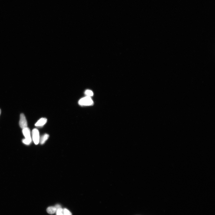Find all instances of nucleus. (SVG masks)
<instances>
[{"label": "nucleus", "instance_id": "1", "mask_svg": "<svg viewBox=\"0 0 215 215\" xmlns=\"http://www.w3.org/2000/svg\"><path fill=\"white\" fill-rule=\"evenodd\" d=\"M23 133L25 138L22 140V142L26 145L30 144L32 141L30 130L27 127L23 129Z\"/></svg>", "mask_w": 215, "mask_h": 215}, {"label": "nucleus", "instance_id": "2", "mask_svg": "<svg viewBox=\"0 0 215 215\" xmlns=\"http://www.w3.org/2000/svg\"><path fill=\"white\" fill-rule=\"evenodd\" d=\"M78 104L81 106H89L93 104L94 102L91 97L86 96L79 100Z\"/></svg>", "mask_w": 215, "mask_h": 215}, {"label": "nucleus", "instance_id": "3", "mask_svg": "<svg viewBox=\"0 0 215 215\" xmlns=\"http://www.w3.org/2000/svg\"><path fill=\"white\" fill-rule=\"evenodd\" d=\"M32 136L33 142L36 145H38L40 142V136L38 130L34 129L32 131Z\"/></svg>", "mask_w": 215, "mask_h": 215}, {"label": "nucleus", "instance_id": "4", "mask_svg": "<svg viewBox=\"0 0 215 215\" xmlns=\"http://www.w3.org/2000/svg\"><path fill=\"white\" fill-rule=\"evenodd\" d=\"M19 124L20 127L23 129L27 127V123L26 117L23 114L20 115Z\"/></svg>", "mask_w": 215, "mask_h": 215}, {"label": "nucleus", "instance_id": "5", "mask_svg": "<svg viewBox=\"0 0 215 215\" xmlns=\"http://www.w3.org/2000/svg\"><path fill=\"white\" fill-rule=\"evenodd\" d=\"M47 119L45 118H42L35 123L36 127H43L47 122Z\"/></svg>", "mask_w": 215, "mask_h": 215}, {"label": "nucleus", "instance_id": "6", "mask_svg": "<svg viewBox=\"0 0 215 215\" xmlns=\"http://www.w3.org/2000/svg\"><path fill=\"white\" fill-rule=\"evenodd\" d=\"M49 135L47 134L43 135L40 137V142L41 144H43L45 143L49 137Z\"/></svg>", "mask_w": 215, "mask_h": 215}, {"label": "nucleus", "instance_id": "7", "mask_svg": "<svg viewBox=\"0 0 215 215\" xmlns=\"http://www.w3.org/2000/svg\"><path fill=\"white\" fill-rule=\"evenodd\" d=\"M57 209L54 206H50L48 208L47 212L49 214H54L56 212Z\"/></svg>", "mask_w": 215, "mask_h": 215}, {"label": "nucleus", "instance_id": "8", "mask_svg": "<svg viewBox=\"0 0 215 215\" xmlns=\"http://www.w3.org/2000/svg\"><path fill=\"white\" fill-rule=\"evenodd\" d=\"M84 94L86 96L90 97H91L94 95L93 92L91 90H86Z\"/></svg>", "mask_w": 215, "mask_h": 215}, {"label": "nucleus", "instance_id": "9", "mask_svg": "<svg viewBox=\"0 0 215 215\" xmlns=\"http://www.w3.org/2000/svg\"><path fill=\"white\" fill-rule=\"evenodd\" d=\"M57 215H64V210L61 208L57 209L56 211Z\"/></svg>", "mask_w": 215, "mask_h": 215}, {"label": "nucleus", "instance_id": "10", "mask_svg": "<svg viewBox=\"0 0 215 215\" xmlns=\"http://www.w3.org/2000/svg\"><path fill=\"white\" fill-rule=\"evenodd\" d=\"M64 215H72L70 211L66 209H64Z\"/></svg>", "mask_w": 215, "mask_h": 215}, {"label": "nucleus", "instance_id": "11", "mask_svg": "<svg viewBox=\"0 0 215 215\" xmlns=\"http://www.w3.org/2000/svg\"><path fill=\"white\" fill-rule=\"evenodd\" d=\"M55 207L56 208L57 210L59 208H61V206L60 205L57 204L56 205Z\"/></svg>", "mask_w": 215, "mask_h": 215}, {"label": "nucleus", "instance_id": "12", "mask_svg": "<svg viewBox=\"0 0 215 215\" xmlns=\"http://www.w3.org/2000/svg\"><path fill=\"white\" fill-rule=\"evenodd\" d=\"M1 109H0V115H1Z\"/></svg>", "mask_w": 215, "mask_h": 215}]
</instances>
